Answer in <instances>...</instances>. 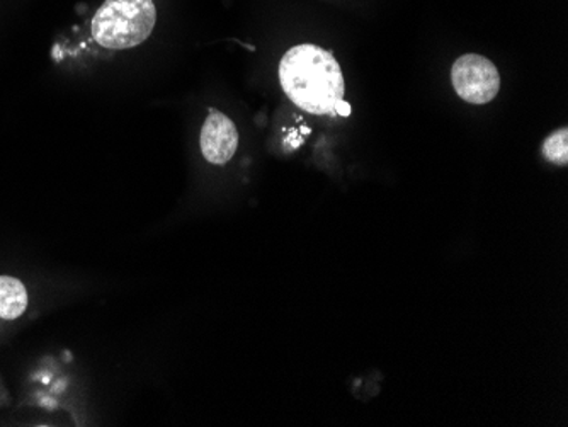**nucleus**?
<instances>
[{"label":"nucleus","mask_w":568,"mask_h":427,"mask_svg":"<svg viewBox=\"0 0 568 427\" xmlns=\"http://www.w3.org/2000/svg\"><path fill=\"white\" fill-rule=\"evenodd\" d=\"M568 130L560 129L551 133L548 139H545L541 152L544 157L551 164L567 165L568 164Z\"/></svg>","instance_id":"6"},{"label":"nucleus","mask_w":568,"mask_h":427,"mask_svg":"<svg viewBox=\"0 0 568 427\" xmlns=\"http://www.w3.org/2000/svg\"><path fill=\"white\" fill-rule=\"evenodd\" d=\"M200 143L203 157L210 164L225 165L237 152V126L222 111L212 110L201 129Z\"/></svg>","instance_id":"4"},{"label":"nucleus","mask_w":568,"mask_h":427,"mask_svg":"<svg viewBox=\"0 0 568 427\" xmlns=\"http://www.w3.org/2000/svg\"><path fill=\"white\" fill-rule=\"evenodd\" d=\"M284 94L306 113L335 114L344 98V75L331 52L317 44H296L280 62Z\"/></svg>","instance_id":"1"},{"label":"nucleus","mask_w":568,"mask_h":427,"mask_svg":"<svg viewBox=\"0 0 568 427\" xmlns=\"http://www.w3.org/2000/svg\"><path fill=\"white\" fill-rule=\"evenodd\" d=\"M28 308V292L18 278L0 276V318L14 321Z\"/></svg>","instance_id":"5"},{"label":"nucleus","mask_w":568,"mask_h":427,"mask_svg":"<svg viewBox=\"0 0 568 427\" xmlns=\"http://www.w3.org/2000/svg\"><path fill=\"white\" fill-rule=\"evenodd\" d=\"M452 82L456 94L470 104H487L500 91V75L497 67L477 53L459 57L452 69Z\"/></svg>","instance_id":"3"},{"label":"nucleus","mask_w":568,"mask_h":427,"mask_svg":"<svg viewBox=\"0 0 568 427\" xmlns=\"http://www.w3.org/2000/svg\"><path fill=\"white\" fill-rule=\"evenodd\" d=\"M155 22L153 0H106L92 19V37L108 50H128L145 43Z\"/></svg>","instance_id":"2"},{"label":"nucleus","mask_w":568,"mask_h":427,"mask_svg":"<svg viewBox=\"0 0 568 427\" xmlns=\"http://www.w3.org/2000/svg\"><path fill=\"white\" fill-rule=\"evenodd\" d=\"M335 114H341V116H349L351 106L346 103V101H344V99L339 104H337V108H335Z\"/></svg>","instance_id":"7"}]
</instances>
